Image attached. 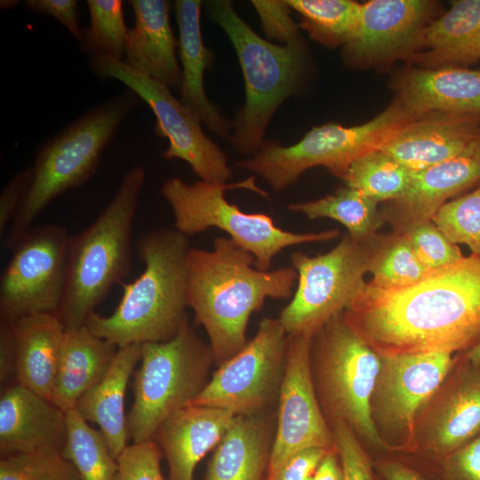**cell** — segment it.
I'll return each mask as SVG.
<instances>
[{"label": "cell", "mask_w": 480, "mask_h": 480, "mask_svg": "<svg viewBox=\"0 0 480 480\" xmlns=\"http://www.w3.org/2000/svg\"><path fill=\"white\" fill-rule=\"evenodd\" d=\"M380 355L463 353L480 343V254L385 290L366 282L343 313Z\"/></svg>", "instance_id": "1"}, {"label": "cell", "mask_w": 480, "mask_h": 480, "mask_svg": "<svg viewBox=\"0 0 480 480\" xmlns=\"http://www.w3.org/2000/svg\"><path fill=\"white\" fill-rule=\"evenodd\" d=\"M254 262L229 237H216L211 251L191 247L188 252V307L204 328L218 365L245 346L249 319L266 299H289L296 286L292 266L260 270Z\"/></svg>", "instance_id": "2"}, {"label": "cell", "mask_w": 480, "mask_h": 480, "mask_svg": "<svg viewBox=\"0 0 480 480\" xmlns=\"http://www.w3.org/2000/svg\"><path fill=\"white\" fill-rule=\"evenodd\" d=\"M188 236L175 228L154 229L138 239L140 276L123 284V295L107 316L92 313L84 325L117 348L172 338L186 321Z\"/></svg>", "instance_id": "3"}, {"label": "cell", "mask_w": 480, "mask_h": 480, "mask_svg": "<svg viewBox=\"0 0 480 480\" xmlns=\"http://www.w3.org/2000/svg\"><path fill=\"white\" fill-rule=\"evenodd\" d=\"M145 178L141 166L132 167L97 219L70 237L64 293L56 313L65 329L84 325L128 275L132 222Z\"/></svg>", "instance_id": "4"}, {"label": "cell", "mask_w": 480, "mask_h": 480, "mask_svg": "<svg viewBox=\"0 0 480 480\" xmlns=\"http://www.w3.org/2000/svg\"><path fill=\"white\" fill-rule=\"evenodd\" d=\"M140 100L127 89L87 111L39 148L31 186L9 228L4 248L11 250L53 199L94 174L123 120Z\"/></svg>", "instance_id": "5"}, {"label": "cell", "mask_w": 480, "mask_h": 480, "mask_svg": "<svg viewBox=\"0 0 480 480\" xmlns=\"http://www.w3.org/2000/svg\"><path fill=\"white\" fill-rule=\"evenodd\" d=\"M206 10L231 41L244 80L245 102L229 140L242 154L254 155L266 142L264 134L274 113L302 84L306 70L303 42L300 37L279 45L263 39L228 1L207 2Z\"/></svg>", "instance_id": "6"}, {"label": "cell", "mask_w": 480, "mask_h": 480, "mask_svg": "<svg viewBox=\"0 0 480 480\" xmlns=\"http://www.w3.org/2000/svg\"><path fill=\"white\" fill-rule=\"evenodd\" d=\"M237 188L262 196L268 195L258 188L253 176L234 183H187L173 177L163 183L161 194L172 208L176 230L188 236L217 228L249 252L254 258L255 268L260 270H270L273 259L288 247L331 241L340 234L338 228L311 233L284 230L269 215L247 213L228 202L225 192Z\"/></svg>", "instance_id": "7"}, {"label": "cell", "mask_w": 480, "mask_h": 480, "mask_svg": "<svg viewBox=\"0 0 480 480\" xmlns=\"http://www.w3.org/2000/svg\"><path fill=\"white\" fill-rule=\"evenodd\" d=\"M310 357L317 397L330 423L343 421L367 446L390 452L371 415L380 355L341 313L313 335Z\"/></svg>", "instance_id": "8"}, {"label": "cell", "mask_w": 480, "mask_h": 480, "mask_svg": "<svg viewBox=\"0 0 480 480\" xmlns=\"http://www.w3.org/2000/svg\"><path fill=\"white\" fill-rule=\"evenodd\" d=\"M213 361L209 343L188 318L170 340L141 345L134 402L127 415L128 436L133 443L153 439L171 414L191 404L208 382Z\"/></svg>", "instance_id": "9"}, {"label": "cell", "mask_w": 480, "mask_h": 480, "mask_svg": "<svg viewBox=\"0 0 480 480\" xmlns=\"http://www.w3.org/2000/svg\"><path fill=\"white\" fill-rule=\"evenodd\" d=\"M415 117L394 99L366 123L348 127L335 123L315 126L290 146L265 142L238 165L260 176L276 191L289 188L307 170L316 166L325 167L343 180L355 159L378 148L392 132Z\"/></svg>", "instance_id": "10"}, {"label": "cell", "mask_w": 480, "mask_h": 480, "mask_svg": "<svg viewBox=\"0 0 480 480\" xmlns=\"http://www.w3.org/2000/svg\"><path fill=\"white\" fill-rule=\"evenodd\" d=\"M377 237L359 241L347 233L324 254L292 252L296 290L278 317L288 334L314 335L351 306L366 284Z\"/></svg>", "instance_id": "11"}, {"label": "cell", "mask_w": 480, "mask_h": 480, "mask_svg": "<svg viewBox=\"0 0 480 480\" xmlns=\"http://www.w3.org/2000/svg\"><path fill=\"white\" fill-rule=\"evenodd\" d=\"M452 355H380L371 415L390 452H412L418 417L455 365L457 356Z\"/></svg>", "instance_id": "12"}, {"label": "cell", "mask_w": 480, "mask_h": 480, "mask_svg": "<svg viewBox=\"0 0 480 480\" xmlns=\"http://www.w3.org/2000/svg\"><path fill=\"white\" fill-rule=\"evenodd\" d=\"M287 346L288 333L279 318H262L254 337L219 365L189 405L220 408L236 416L268 412L278 400Z\"/></svg>", "instance_id": "13"}, {"label": "cell", "mask_w": 480, "mask_h": 480, "mask_svg": "<svg viewBox=\"0 0 480 480\" xmlns=\"http://www.w3.org/2000/svg\"><path fill=\"white\" fill-rule=\"evenodd\" d=\"M89 67L100 78L121 82L149 106L156 118V133L168 140L164 158L185 161L204 181L227 183L231 178L226 154L204 133L199 119L168 86L110 57H92Z\"/></svg>", "instance_id": "14"}, {"label": "cell", "mask_w": 480, "mask_h": 480, "mask_svg": "<svg viewBox=\"0 0 480 480\" xmlns=\"http://www.w3.org/2000/svg\"><path fill=\"white\" fill-rule=\"evenodd\" d=\"M70 237L60 225L43 224L29 229L11 249L0 279L3 322L34 313H57L64 293Z\"/></svg>", "instance_id": "15"}, {"label": "cell", "mask_w": 480, "mask_h": 480, "mask_svg": "<svg viewBox=\"0 0 480 480\" xmlns=\"http://www.w3.org/2000/svg\"><path fill=\"white\" fill-rule=\"evenodd\" d=\"M313 335L288 334L284 373L278 396L276 428L266 480H275L283 464L311 447H335L320 405L311 370Z\"/></svg>", "instance_id": "16"}, {"label": "cell", "mask_w": 480, "mask_h": 480, "mask_svg": "<svg viewBox=\"0 0 480 480\" xmlns=\"http://www.w3.org/2000/svg\"><path fill=\"white\" fill-rule=\"evenodd\" d=\"M428 0H370L361 4L342 59L355 68H381L410 60L420 52L424 32L436 13Z\"/></svg>", "instance_id": "17"}, {"label": "cell", "mask_w": 480, "mask_h": 480, "mask_svg": "<svg viewBox=\"0 0 480 480\" xmlns=\"http://www.w3.org/2000/svg\"><path fill=\"white\" fill-rule=\"evenodd\" d=\"M480 434V365L464 352L420 412L412 452L441 464Z\"/></svg>", "instance_id": "18"}, {"label": "cell", "mask_w": 480, "mask_h": 480, "mask_svg": "<svg viewBox=\"0 0 480 480\" xmlns=\"http://www.w3.org/2000/svg\"><path fill=\"white\" fill-rule=\"evenodd\" d=\"M480 135V118L431 112L392 132L378 148L415 172L461 153Z\"/></svg>", "instance_id": "19"}, {"label": "cell", "mask_w": 480, "mask_h": 480, "mask_svg": "<svg viewBox=\"0 0 480 480\" xmlns=\"http://www.w3.org/2000/svg\"><path fill=\"white\" fill-rule=\"evenodd\" d=\"M66 435V412L51 400L18 382L1 396L2 457L39 452H62Z\"/></svg>", "instance_id": "20"}, {"label": "cell", "mask_w": 480, "mask_h": 480, "mask_svg": "<svg viewBox=\"0 0 480 480\" xmlns=\"http://www.w3.org/2000/svg\"><path fill=\"white\" fill-rule=\"evenodd\" d=\"M392 88L395 100L414 116L441 112L480 118V69L405 68Z\"/></svg>", "instance_id": "21"}, {"label": "cell", "mask_w": 480, "mask_h": 480, "mask_svg": "<svg viewBox=\"0 0 480 480\" xmlns=\"http://www.w3.org/2000/svg\"><path fill=\"white\" fill-rule=\"evenodd\" d=\"M480 184V135L459 155L412 172L402 197L393 201V222L431 220L451 198Z\"/></svg>", "instance_id": "22"}, {"label": "cell", "mask_w": 480, "mask_h": 480, "mask_svg": "<svg viewBox=\"0 0 480 480\" xmlns=\"http://www.w3.org/2000/svg\"><path fill=\"white\" fill-rule=\"evenodd\" d=\"M235 416L202 405H188L171 414L154 436L167 460L168 480H193L196 465L215 449Z\"/></svg>", "instance_id": "23"}, {"label": "cell", "mask_w": 480, "mask_h": 480, "mask_svg": "<svg viewBox=\"0 0 480 480\" xmlns=\"http://www.w3.org/2000/svg\"><path fill=\"white\" fill-rule=\"evenodd\" d=\"M135 23L128 32L124 61L169 88L180 89L181 68L179 46L170 23L171 4L166 0H131Z\"/></svg>", "instance_id": "24"}, {"label": "cell", "mask_w": 480, "mask_h": 480, "mask_svg": "<svg viewBox=\"0 0 480 480\" xmlns=\"http://www.w3.org/2000/svg\"><path fill=\"white\" fill-rule=\"evenodd\" d=\"M200 0H177L174 3L179 28V48L181 61L180 101L213 133L230 139L231 125L217 107L207 98L204 72L212 62V51L202 39Z\"/></svg>", "instance_id": "25"}, {"label": "cell", "mask_w": 480, "mask_h": 480, "mask_svg": "<svg viewBox=\"0 0 480 480\" xmlns=\"http://www.w3.org/2000/svg\"><path fill=\"white\" fill-rule=\"evenodd\" d=\"M272 431L267 412L235 416L215 447L203 480H266Z\"/></svg>", "instance_id": "26"}, {"label": "cell", "mask_w": 480, "mask_h": 480, "mask_svg": "<svg viewBox=\"0 0 480 480\" xmlns=\"http://www.w3.org/2000/svg\"><path fill=\"white\" fill-rule=\"evenodd\" d=\"M18 383L52 401L65 327L56 314L34 313L12 323Z\"/></svg>", "instance_id": "27"}, {"label": "cell", "mask_w": 480, "mask_h": 480, "mask_svg": "<svg viewBox=\"0 0 480 480\" xmlns=\"http://www.w3.org/2000/svg\"><path fill=\"white\" fill-rule=\"evenodd\" d=\"M480 60V0L452 1L427 27L420 52L411 62L420 68H468Z\"/></svg>", "instance_id": "28"}, {"label": "cell", "mask_w": 480, "mask_h": 480, "mask_svg": "<svg viewBox=\"0 0 480 480\" xmlns=\"http://www.w3.org/2000/svg\"><path fill=\"white\" fill-rule=\"evenodd\" d=\"M116 348L84 324L65 329L52 402L65 412L76 408L80 397L105 375Z\"/></svg>", "instance_id": "29"}, {"label": "cell", "mask_w": 480, "mask_h": 480, "mask_svg": "<svg viewBox=\"0 0 480 480\" xmlns=\"http://www.w3.org/2000/svg\"><path fill=\"white\" fill-rule=\"evenodd\" d=\"M140 358V344L118 348L105 375L80 397L76 405L86 421L99 426L116 459L126 447L125 391L132 372Z\"/></svg>", "instance_id": "30"}, {"label": "cell", "mask_w": 480, "mask_h": 480, "mask_svg": "<svg viewBox=\"0 0 480 480\" xmlns=\"http://www.w3.org/2000/svg\"><path fill=\"white\" fill-rule=\"evenodd\" d=\"M378 204L360 190L345 186L316 200L290 204L288 209L310 220L327 218L337 220L354 239L368 241L377 235L376 231L385 219L379 212Z\"/></svg>", "instance_id": "31"}, {"label": "cell", "mask_w": 480, "mask_h": 480, "mask_svg": "<svg viewBox=\"0 0 480 480\" xmlns=\"http://www.w3.org/2000/svg\"><path fill=\"white\" fill-rule=\"evenodd\" d=\"M67 435L62 455L82 480H116L117 460L101 434L76 408L66 412Z\"/></svg>", "instance_id": "32"}, {"label": "cell", "mask_w": 480, "mask_h": 480, "mask_svg": "<svg viewBox=\"0 0 480 480\" xmlns=\"http://www.w3.org/2000/svg\"><path fill=\"white\" fill-rule=\"evenodd\" d=\"M412 172L395 158L375 148L349 165L343 180L346 186L360 190L378 203L396 201L406 192Z\"/></svg>", "instance_id": "33"}, {"label": "cell", "mask_w": 480, "mask_h": 480, "mask_svg": "<svg viewBox=\"0 0 480 480\" xmlns=\"http://www.w3.org/2000/svg\"><path fill=\"white\" fill-rule=\"evenodd\" d=\"M300 16V27L326 47L344 45L357 21L361 4L352 0H285Z\"/></svg>", "instance_id": "34"}, {"label": "cell", "mask_w": 480, "mask_h": 480, "mask_svg": "<svg viewBox=\"0 0 480 480\" xmlns=\"http://www.w3.org/2000/svg\"><path fill=\"white\" fill-rule=\"evenodd\" d=\"M430 270L415 254L407 238L397 231L378 236L369 272L371 285L385 289H401L420 281Z\"/></svg>", "instance_id": "35"}, {"label": "cell", "mask_w": 480, "mask_h": 480, "mask_svg": "<svg viewBox=\"0 0 480 480\" xmlns=\"http://www.w3.org/2000/svg\"><path fill=\"white\" fill-rule=\"evenodd\" d=\"M90 25L83 30L80 48L92 57H110L124 60L129 29L123 1L87 0Z\"/></svg>", "instance_id": "36"}, {"label": "cell", "mask_w": 480, "mask_h": 480, "mask_svg": "<svg viewBox=\"0 0 480 480\" xmlns=\"http://www.w3.org/2000/svg\"><path fill=\"white\" fill-rule=\"evenodd\" d=\"M431 220L451 243L480 254V184L444 204Z\"/></svg>", "instance_id": "37"}, {"label": "cell", "mask_w": 480, "mask_h": 480, "mask_svg": "<svg viewBox=\"0 0 480 480\" xmlns=\"http://www.w3.org/2000/svg\"><path fill=\"white\" fill-rule=\"evenodd\" d=\"M394 228L407 238L420 262L429 270L452 264L464 256L431 220L396 222Z\"/></svg>", "instance_id": "38"}, {"label": "cell", "mask_w": 480, "mask_h": 480, "mask_svg": "<svg viewBox=\"0 0 480 480\" xmlns=\"http://www.w3.org/2000/svg\"><path fill=\"white\" fill-rule=\"evenodd\" d=\"M0 480H82L60 452H39L2 457Z\"/></svg>", "instance_id": "39"}, {"label": "cell", "mask_w": 480, "mask_h": 480, "mask_svg": "<svg viewBox=\"0 0 480 480\" xmlns=\"http://www.w3.org/2000/svg\"><path fill=\"white\" fill-rule=\"evenodd\" d=\"M343 480H377L373 460L353 430L343 421L331 422Z\"/></svg>", "instance_id": "40"}, {"label": "cell", "mask_w": 480, "mask_h": 480, "mask_svg": "<svg viewBox=\"0 0 480 480\" xmlns=\"http://www.w3.org/2000/svg\"><path fill=\"white\" fill-rule=\"evenodd\" d=\"M161 455L153 439L126 445L116 459V480H168L161 469Z\"/></svg>", "instance_id": "41"}, {"label": "cell", "mask_w": 480, "mask_h": 480, "mask_svg": "<svg viewBox=\"0 0 480 480\" xmlns=\"http://www.w3.org/2000/svg\"><path fill=\"white\" fill-rule=\"evenodd\" d=\"M409 455L388 452L372 460L378 477L380 480H446L441 464L412 453Z\"/></svg>", "instance_id": "42"}, {"label": "cell", "mask_w": 480, "mask_h": 480, "mask_svg": "<svg viewBox=\"0 0 480 480\" xmlns=\"http://www.w3.org/2000/svg\"><path fill=\"white\" fill-rule=\"evenodd\" d=\"M261 22L265 34L284 44L300 37L297 24L291 18V8L285 1H252Z\"/></svg>", "instance_id": "43"}, {"label": "cell", "mask_w": 480, "mask_h": 480, "mask_svg": "<svg viewBox=\"0 0 480 480\" xmlns=\"http://www.w3.org/2000/svg\"><path fill=\"white\" fill-rule=\"evenodd\" d=\"M34 177L33 167L17 172L5 185L0 195V235L11 226L16 217Z\"/></svg>", "instance_id": "44"}, {"label": "cell", "mask_w": 480, "mask_h": 480, "mask_svg": "<svg viewBox=\"0 0 480 480\" xmlns=\"http://www.w3.org/2000/svg\"><path fill=\"white\" fill-rule=\"evenodd\" d=\"M446 480H480V434L442 463Z\"/></svg>", "instance_id": "45"}, {"label": "cell", "mask_w": 480, "mask_h": 480, "mask_svg": "<svg viewBox=\"0 0 480 480\" xmlns=\"http://www.w3.org/2000/svg\"><path fill=\"white\" fill-rule=\"evenodd\" d=\"M24 4L30 12L53 17L68 30L76 41L81 42L84 29L79 26L78 1L27 0Z\"/></svg>", "instance_id": "46"}, {"label": "cell", "mask_w": 480, "mask_h": 480, "mask_svg": "<svg viewBox=\"0 0 480 480\" xmlns=\"http://www.w3.org/2000/svg\"><path fill=\"white\" fill-rule=\"evenodd\" d=\"M330 450L311 447L296 452L283 464L275 480H311Z\"/></svg>", "instance_id": "47"}, {"label": "cell", "mask_w": 480, "mask_h": 480, "mask_svg": "<svg viewBox=\"0 0 480 480\" xmlns=\"http://www.w3.org/2000/svg\"><path fill=\"white\" fill-rule=\"evenodd\" d=\"M311 480H343L342 467L336 446L325 454Z\"/></svg>", "instance_id": "48"}, {"label": "cell", "mask_w": 480, "mask_h": 480, "mask_svg": "<svg viewBox=\"0 0 480 480\" xmlns=\"http://www.w3.org/2000/svg\"><path fill=\"white\" fill-rule=\"evenodd\" d=\"M464 354L472 363L480 365V343Z\"/></svg>", "instance_id": "49"}, {"label": "cell", "mask_w": 480, "mask_h": 480, "mask_svg": "<svg viewBox=\"0 0 480 480\" xmlns=\"http://www.w3.org/2000/svg\"><path fill=\"white\" fill-rule=\"evenodd\" d=\"M18 3L19 1H16V0H1L0 6H1V9H10L16 6Z\"/></svg>", "instance_id": "50"}]
</instances>
